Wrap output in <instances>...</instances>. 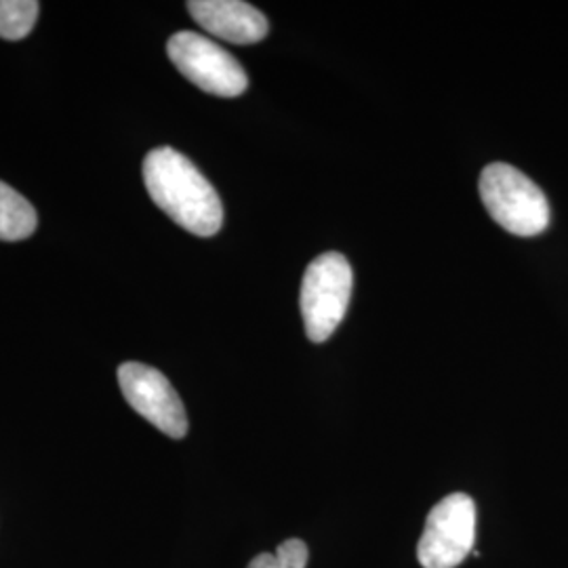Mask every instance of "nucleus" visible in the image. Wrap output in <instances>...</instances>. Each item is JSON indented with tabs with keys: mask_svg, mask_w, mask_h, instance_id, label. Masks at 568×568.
Listing matches in <instances>:
<instances>
[{
	"mask_svg": "<svg viewBox=\"0 0 568 568\" xmlns=\"http://www.w3.org/2000/svg\"><path fill=\"white\" fill-rule=\"evenodd\" d=\"M39 217L34 206L28 203L20 192L0 182V241L18 243L37 232Z\"/></svg>",
	"mask_w": 568,
	"mask_h": 568,
	"instance_id": "8",
	"label": "nucleus"
},
{
	"mask_svg": "<svg viewBox=\"0 0 568 568\" xmlns=\"http://www.w3.org/2000/svg\"><path fill=\"white\" fill-rule=\"evenodd\" d=\"M352 265L342 253L331 251L307 265L300 305L310 342L325 344L335 328L342 325L352 300Z\"/></svg>",
	"mask_w": 568,
	"mask_h": 568,
	"instance_id": "3",
	"label": "nucleus"
},
{
	"mask_svg": "<svg viewBox=\"0 0 568 568\" xmlns=\"http://www.w3.org/2000/svg\"><path fill=\"white\" fill-rule=\"evenodd\" d=\"M173 65L204 93L217 98H239L248 87L243 65L217 42L199 32L183 30L166 42Z\"/></svg>",
	"mask_w": 568,
	"mask_h": 568,
	"instance_id": "5",
	"label": "nucleus"
},
{
	"mask_svg": "<svg viewBox=\"0 0 568 568\" xmlns=\"http://www.w3.org/2000/svg\"><path fill=\"white\" fill-rule=\"evenodd\" d=\"M119 384L124 400L133 406V410L169 438L180 440L187 434V415L182 398L159 368L142 363H124L119 368Z\"/></svg>",
	"mask_w": 568,
	"mask_h": 568,
	"instance_id": "6",
	"label": "nucleus"
},
{
	"mask_svg": "<svg viewBox=\"0 0 568 568\" xmlns=\"http://www.w3.org/2000/svg\"><path fill=\"white\" fill-rule=\"evenodd\" d=\"M187 11L209 34L234 44L264 41L270 32L264 13L243 0H192Z\"/></svg>",
	"mask_w": 568,
	"mask_h": 568,
	"instance_id": "7",
	"label": "nucleus"
},
{
	"mask_svg": "<svg viewBox=\"0 0 568 568\" xmlns=\"http://www.w3.org/2000/svg\"><path fill=\"white\" fill-rule=\"evenodd\" d=\"M310 549L302 539H286L274 554H260L246 568H305Z\"/></svg>",
	"mask_w": 568,
	"mask_h": 568,
	"instance_id": "10",
	"label": "nucleus"
},
{
	"mask_svg": "<svg viewBox=\"0 0 568 568\" xmlns=\"http://www.w3.org/2000/svg\"><path fill=\"white\" fill-rule=\"evenodd\" d=\"M143 182L150 199L196 236H213L224 225V204L217 190L173 148H156L143 161Z\"/></svg>",
	"mask_w": 568,
	"mask_h": 568,
	"instance_id": "1",
	"label": "nucleus"
},
{
	"mask_svg": "<svg viewBox=\"0 0 568 568\" xmlns=\"http://www.w3.org/2000/svg\"><path fill=\"white\" fill-rule=\"evenodd\" d=\"M480 199L488 215L509 234L537 236L549 225V203L544 190L523 171L493 163L480 173Z\"/></svg>",
	"mask_w": 568,
	"mask_h": 568,
	"instance_id": "2",
	"label": "nucleus"
},
{
	"mask_svg": "<svg viewBox=\"0 0 568 568\" xmlns=\"http://www.w3.org/2000/svg\"><path fill=\"white\" fill-rule=\"evenodd\" d=\"M41 4L37 0H0V39H26L39 18Z\"/></svg>",
	"mask_w": 568,
	"mask_h": 568,
	"instance_id": "9",
	"label": "nucleus"
},
{
	"mask_svg": "<svg viewBox=\"0 0 568 568\" xmlns=\"http://www.w3.org/2000/svg\"><path fill=\"white\" fill-rule=\"evenodd\" d=\"M474 544L476 504L466 493H453L427 514L417 560L424 568H457L474 551Z\"/></svg>",
	"mask_w": 568,
	"mask_h": 568,
	"instance_id": "4",
	"label": "nucleus"
}]
</instances>
